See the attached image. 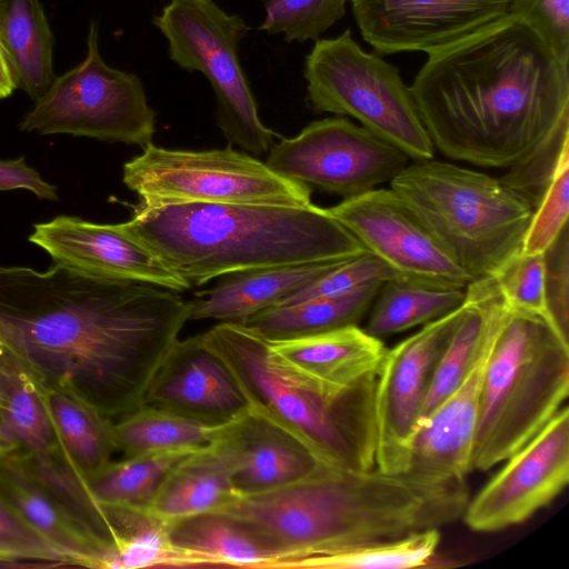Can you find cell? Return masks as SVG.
Here are the masks:
<instances>
[{"label": "cell", "instance_id": "277c9868", "mask_svg": "<svg viewBox=\"0 0 569 569\" xmlns=\"http://www.w3.org/2000/svg\"><path fill=\"white\" fill-rule=\"evenodd\" d=\"M133 209L123 228L191 286L253 269L349 260L369 251L328 209L312 203H139Z\"/></svg>", "mask_w": 569, "mask_h": 569}, {"label": "cell", "instance_id": "7402d4cb", "mask_svg": "<svg viewBox=\"0 0 569 569\" xmlns=\"http://www.w3.org/2000/svg\"><path fill=\"white\" fill-rule=\"evenodd\" d=\"M0 497L74 567L113 569L114 551L27 468L17 448L0 456Z\"/></svg>", "mask_w": 569, "mask_h": 569}, {"label": "cell", "instance_id": "5b68a950", "mask_svg": "<svg viewBox=\"0 0 569 569\" xmlns=\"http://www.w3.org/2000/svg\"><path fill=\"white\" fill-rule=\"evenodd\" d=\"M200 336L236 381L249 410L295 432L327 466L352 471L376 468L377 373L326 397L276 366L267 339L244 323L220 322Z\"/></svg>", "mask_w": 569, "mask_h": 569}, {"label": "cell", "instance_id": "cb8c5ba5", "mask_svg": "<svg viewBox=\"0 0 569 569\" xmlns=\"http://www.w3.org/2000/svg\"><path fill=\"white\" fill-rule=\"evenodd\" d=\"M171 541L192 556L200 568L279 569L281 552L247 525L211 511L168 523Z\"/></svg>", "mask_w": 569, "mask_h": 569}, {"label": "cell", "instance_id": "6da1fadb", "mask_svg": "<svg viewBox=\"0 0 569 569\" xmlns=\"http://www.w3.org/2000/svg\"><path fill=\"white\" fill-rule=\"evenodd\" d=\"M189 302L146 282L0 267V343L40 382L68 383L112 420L147 388L189 320Z\"/></svg>", "mask_w": 569, "mask_h": 569}, {"label": "cell", "instance_id": "603a6c76", "mask_svg": "<svg viewBox=\"0 0 569 569\" xmlns=\"http://www.w3.org/2000/svg\"><path fill=\"white\" fill-rule=\"evenodd\" d=\"M323 261L253 269L228 274L189 301V320L214 319L244 323L254 313L278 305L342 262Z\"/></svg>", "mask_w": 569, "mask_h": 569}, {"label": "cell", "instance_id": "83f0119b", "mask_svg": "<svg viewBox=\"0 0 569 569\" xmlns=\"http://www.w3.org/2000/svg\"><path fill=\"white\" fill-rule=\"evenodd\" d=\"M116 545L113 569L200 568L199 562L173 545L168 523L147 508L99 506Z\"/></svg>", "mask_w": 569, "mask_h": 569}, {"label": "cell", "instance_id": "74e56055", "mask_svg": "<svg viewBox=\"0 0 569 569\" xmlns=\"http://www.w3.org/2000/svg\"><path fill=\"white\" fill-rule=\"evenodd\" d=\"M508 14L528 23L569 66V0H511Z\"/></svg>", "mask_w": 569, "mask_h": 569}, {"label": "cell", "instance_id": "8d00e7d4", "mask_svg": "<svg viewBox=\"0 0 569 569\" xmlns=\"http://www.w3.org/2000/svg\"><path fill=\"white\" fill-rule=\"evenodd\" d=\"M569 159L560 166L538 207L532 211L521 253H543L567 226L569 212Z\"/></svg>", "mask_w": 569, "mask_h": 569}, {"label": "cell", "instance_id": "b9f144b4", "mask_svg": "<svg viewBox=\"0 0 569 569\" xmlns=\"http://www.w3.org/2000/svg\"><path fill=\"white\" fill-rule=\"evenodd\" d=\"M13 358L0 343V410L6 406L11 388Z\"/></svg>", "mask_w": 569, "mask_h": 569}, {"label": "cell", "instance_id": "5bb4252c", "mask_svg": "<svg viewBox=\"0 0 569 569\" xmlns=\"http://www.w3.org/2000/svg\"><path fill=\"white\" fill-rule=\"evenodd\" d=\"M327 209L405 280L451 289H466L473 280L391 188L372 189Z\"/></svg>", "mask_w": 569, "mask_h": 569}, {"label": "cell", "instance_id": "2e32d148", "mask_svg": "<svg viewBox=\"0 0 569 569\" xmlns=\"http://www.w3.org/2000/svg\"><path fill=\"white\" fill-rule=\"evenodd\" d=\"M511 0H351L363 40L388 54L443 49L508 14Z\"/></svg>", "mask_w": 569, "mask_h": 569}, {"label": "cell", "instance_id": "ee69618b", "mask_svg": "<svg viewBox=\"0 0 569 569\" xmlns=\"http://www.w3.org/2000/svg\"><path fill=\"white\" fill-rule=\"evenodd\" d=\"M16 448V443L10 439L0 425V456Z\"/></svg>", "mask_w": 569, "mask_h": 569}, {"label": "cell", "instance_id": "8fae6325", "mask_svg": "<svg viewBox=\"0 0 569 569\" xmlns=\"http://www.w3.org/2000/svg\"><path fill=\"white\" fill-rule=\"evenodd\" d=\"M156 116L139 77L114 69L102 59L93 21L86 58L54 78L19 128L39 134L67 133L144 148L152 143Z\"/></svg>", "mask_w": 569, "mask_h": 569}, {"label": "cell", "instance_id": "f546056e", "mask_svg": "<svg viewBox=\"0 0 569 569\" xmlns=\"http://www.w3.org/2000/svg\"><path fill=\"white\" fill-rule=\"evenodd\" d=\"M376 298L363 330L381 340L458 309L466 289L435 288L400 278L385 281Z\"/></svg>", "mask_w": 569, "mask_h": 569}, {"label": "cell", "instance_id": "1f68e13d", "mask_svg": "<svg viewBox=\"0 0 569 569\" xmlns=\"http://www.w3.org/2000/svg\"><path fill=\"white\" fill-rule=\"evenodd\" d=\"M440 542L439 529L352 546L297 561L292 569H406L426 567Z\"/></svg>", "mask_w": 569, "mask_h": 569}, {"label": "cell", "instance_id": "ba28073f", "mask_svg": "<svg viewBox=\"0 0 569 569\" xmlns=\"http://www.w3.org/2000/svg\"><path fill=\"white\" fill-rule=\"evenodd\" d=\"M307 100L317 112L350 116L408 158L432 159L433 143L399 70L363 51L350 30L317 40L306 57Z\"/></svg>", "mask_w": 569, "mask_h": 569}, {"label": "cell", "instance_id": "ffe728a7", "mask_svg": "<svg viewBox=\"0 0 569 569\" xmlns=\"http://www.w3.org/2000/svg\"><path fill=\"white\" fill-rule=\"evenodd\" d=\"M217 443L239 496L292 483L325 465L295 432L252 410L228 425Z\"/></svg>", "mask_w": 569, "mask_h": 569}, {"label": "cell", "instance_id": "d6a6232c", "mask_svg": "<svg viewBox=\"0 0 569 569\" xmlns=\"http://www.w3.org/2000/svg\"><path fill=\"white\" fill-rule=\"evenodd\" d=\"M566 159H569V120L560 123L499 179L533 211Z\"/></svg>", "mask_w": 569, "mask_h": 569}, {"label": "cell", "instance_id": "9a60e30c", "mask_svg": "<svg viewBox=\"0 0 569 569\" xmlns=\"http://www.w3.org/2000/svg\"><path fill=\"white\" fill-rule=\"evenodd\" d=\"M467 503L461 518L473 531L520 525L551 503L569 481V409L548 423Z\"/></svg>", "mask_w": 569, "mask_h": 569}, {"label": "cell", "instance_id": "8992f818", "mask_svg": "<svg viewBox=\"0 0 569 569\" xmlns=\"http://www.w3.org/2000/svg\"><path fill=\"white\" fill-rule=\"evenodd\" d=\"M569 393V340L543 316L509 308L483 370L471 471H486L532 439Z\"/></svg>", "mask_w": 569, "mask_h": 569}, {"label": "cell", "instance_id": "9c48e42d", "mask_svg": "<svg viewBox=\"0 0 569 569\" xmlns=\"http://www.w3.org/2000/svg\"><path fill=\"white\" fill-rule=\"evenodd\" d=\"M152 22L168 41L169 58L211 84L217 124L230 144L254 156L270 150L276 133L261 121L240 63L248 23L213 0H170Z\"/></svg>", "mask_w": 569, "mask_h": 569}, {"label": "cell", "instance_id": "52a82bcc", "mask_svg": "<svg viewBox=\"0 0 569 569\" xmlns=\"http://www.w3.org/2000/svg\"><path fill=\"white\" fill-rule=\"evenodd\" d=\"M390 184L473 280L495 277L521 252L532 210L500 179L428 159Z\"/></svg>", "mask_w": 569, "mask_h": 569}, {"label": "cell", "instance_id": "d6986e66", "mask_svg": "<svg viewBox=\"0 0 569 569\" xmlns=\"http://www.w3.org/2000/svg\"><path fill=\"white\" fill-rule=\"evenodd\" d=\"M490 347L460 387L418 421L407 466L400 475L408 482L425 488L466 482L471 471L481 382Z\"/></svg>", "mask_w": 569, "mask_h": 569}, {"label": "cell", "instance_id": "484cf974", "mask_svg": "<svg viewBox=\"0 0 569 569\" xmlns=\"http://www.w3.org/2000/svg\"><path fill=\"white\" fill-rule=\"evenodd\" d=\"M43 386L60 446L58 460L81 477L97 472L117 450L113 420L68 383Z\"/></svg>", "mask_w": 569, "mask_h": 569}, {"label": "cell", "instance_id": "d4e9b609", "mask_svg": "<svg viewBox=\"0 0 569 569\" xmlns=\"http://www.w3.org/2000/svg\"><path fill=\"white\" fill-rule=\"evenodd\" d=\"M238 497L228 460L216 441L181 459L167 475L148 509L170 523L220 511Z\"/></svg>", "mask_w": 569, "mask_h": 569}, {"label": "cell", "instance_id": "3957f363", "mask_svg": "<svg viewBox=\"0 0 569 569\" xmlns=\"http://www.w3.org/2000/svg\"><path fill=\"white\" fill-rule=\"evenodd\" d=\"M469 499L467 482L425 488L377 468L323 465L292 483L239 496L220 511L277 548L279 569H292L312 556L439 529L461 518Z\"/></svg>", "mask_w": 569, "mask_h": 569}, {"label": "cell", "instance_id": "60d3db41", "mask_svg": "<svg viewBox=\"0 0 569 569\" xmlns=\"http://www.w3.org/2000/svg\"><path fill=\"white\" fill-rule=\"evenodd\" d=\"M24 189L43 200L57 201L56 186L43 180L26 158L0 160V191Z\"/></svg>", "mask_w": 569, "mask_h": 569}, {"label": "cell", "instance_id": "d590c367", "mask_svg": "<svg viewBox=\"0 0 569 569\" xmlns=\"http://www.w3.org/2000/svg\"><path fill=\"white\" fill-rule=\"evenodd\" d=\"M545 273L543 253L520 252L495 277L509 308L550 319L546 306Z\"/></svg>", "mask_w": 569, "mask_h": 569}, {"label": "cell", "instance_id": "4316f807", "mask_svg": "<svg viewBox=\"0 0 569 569\" xmlns=\"http://www.w3.org/2000/svg\"><path fill=\"white\" fill-rule=\"evenodd\" d=\"M0 41L17 88L36 102L53 82L54 39L39 0H0Z\"/></svg>", "mask_w": 569, "mask_h": 569}, {"label": "cell", "instance_id": "f35d334b", "mask_svg": "<svg viewBox=\"0 0 569 569\" xmlns=\"http://www.w3.org/2000/svg\"><path fill=\"white\" fill-rule=\"evenodd\" d=\"M29 558L74 567L0 497V559Z\"/></svg>", "mask_w": 569, "mask_h": 569}, {"label": "cell", "instance_id": "7c38bea8", "mask_svg": "<svg viewBox=\"0 0 569 569\" xmlns=\"http://www.w3.org/2000/svg\"><path fill=\"white\" fill-rule=\"evenodd\" d=\"M408 156L362 126L336 117L308 124L270 148L266 164L277 174L352 198L391 181Z\"/></svg>", "mask_w": 569, "mask_h": 569}, {"label": "cell", "instance_id": "f1b7e54d", "mask_svg": "<svg viewBox=\"0 0 569 569\" xmlns=\"http://www.w3.org/2000/svg\"><path fill=\"white\" fill-rule=\"evenodd\" d=\"M376 282L353 293L272 306L251 316L244 325L268 340H281L358 325L381 284Z\"/></svg>", "mask_w": 569, "mask_h": 569}, {"label": "cell", "instance_id": "7a4b0ae2", "mask_svg": "<svg viewBox=\"0 0 569 569\" xmlns=\"http://www.w3.org/2000/svg\"><path fill=\"white\" fill-rule=\"evenodd\" d=\"M410 90L433 147L481 167L509 168L569 120V66L511 14L428 54Z\"/></svg>", "mask_w": 569, "mask_h": 569}, {"label": "cell", "instance_id": "ab89813d", "mask_svg": "<svg viewBox=\"0 0 569 569\" xmlns=\"http://www.w3.org/2000/svg\"><path fill=\"white\" fill-rule=\"evenodd\" d=\"M545 254V292L548 315L568 340L569 329V236L566 226Z\"/></svg>", "mask_w": 569, "mask_h": 569}, {"label": "cell", "instance_id": "44dd1931", "mask_svg": "<svg viewBox=\"0 0 569 569\" xmlns=\"http://www.w3.org/2000/svg\"><path fill=\"white\" fill-rule=\"evenodd\" d=\"M270 360L306 388L335 397L377 373L387 348L357 325L268 340Z\"/></svg>", "mask_w": 569, "mask_h": 569}, {"label": "cell", "instance_id": "e0dca14e", "mask_svg": "<svg viewBox=\"0 0 569 569\" xmlns=\"http://www.w3.org/2000/svg\"><path fill=\"white\" fill-rule=\"evenodd\" d=\"M29 241L54 263L109 279L146 282L181 292L191 284L173 272L122 223L107 224L74 216H58L37 223Z\"/></svg>", "mask_w": 569, "mask_h": 569}, {"label": "cell", "instance_id": "ac0fdd59", "mask_svg": "<svg viewBox=\"0 0 569 569\" xmlns=\"http://www.w3.org/2000/svg\"><path fill=\"white\" fill-rule=\"evenodd\" d=\"M143 405L210 426L230 425L249 410L236 381L200 335L173 343L147 388Z\"/></svg>", "mask_w": 569, "mask_h": 569}, {"label": "cell", "instance_id": "4dcf8cb0", "mask_svg": "<svg viewBox=\"0 0 569 569\" xmlns=\"http://www.w3.org/2000/svg\"><path fill=\"white\" fill-rule=\"evenodd\" d=\"M227 427L206 425L148 405L113 420L117 450L123 456L204 448L218 441Z\"/></svg>", "mask_w": 569, "mask_h": 569}, {"label": "cell", "instance_id": "4fadbf2b", "mask_svg": "<svg viewBox=\"0 0 569 569\" xmlns=\"http://www.w3.org/2000/svg\"><path fill=\"white\" fill-rule=\"evenodd\" d=\"M465 309L463 302L387 349L377 371L375 390L376 468L379 471L393 476L405 471L410 441L433 372Z\"/></svg>", "mask_w": 569, "mask_h": 569}, {"label": "cell", "instance_id": "30bf717a", "mask_svg": "<svg viewBox=\"0 0 569 569\" xmlns=\"http://www.w3.org/2000/svg\"><path fill=\"white\" fill-rule=\"evenodd\" d=\"M122 179L144 206L311 203L308 184L283 178L266 162L231 147L191 151L150 143L141 154L124 163Z\"/></svg>", "mask_w": 569, "mask_h": 569}, {"label": "cell", "instance_id": "e575fe53", "mask_svg": "<svg viewBox=\"0 0 569 569\" xmlns=\"http://www.w3.org/2000/svg\"><path fill=\"white\" fill-rule=\"evenodd\" d=\"M400 278L390 266L368 251L342 262L330 272L289 295L276 306H289L313 299L342 297L376 282Z\"/></svg>", "mask_w": 569, "mask_h": 569}, {"label": "cell", "instance_id": "7bdbcfd3", "mask_svg": "<svg viewBox=\"0 0 569 569\" xmlns=\"http://www.w3.org/2000/svg\"><path fill=\"white\" fill-rule=\"evenodd\" d=\"M17 80L9 57L0 41V99L12 94Z\"/></svg>", "mask_w": 569, "mask_h": 569}, {"label": "cell", "instance_id": "836d02e7", "mask_svg": "<svg viewBox=\"0 0 569 569\" xmlns=\"http://www.w3.org/2000/svg\"><path fill=\"white\" fill-rule=\"evenodd\" d=\"M266 17L260 30L281 33L287 42L316 40L346 13L348 0H261Z\"/></svg>", "mask_w": 569, "mask_h": 569}]
</instances>
